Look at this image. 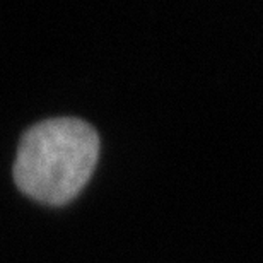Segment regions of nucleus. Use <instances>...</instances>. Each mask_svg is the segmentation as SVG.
Listing matches in <instances>:
<instances>
[{"mask_svg":"<svg viewBox=\"0 0 263 263\" xmlns=\"http://www.w3.org/2000/svg\"><path fill=\"white\" fill-rule=\"evenodd\" d=\"M99 156V135L86 120L57 117L24 132L14 161L19 190L40 202L72 200L91 178Z\"/></svg>","mask_w":263,"mask_h":263,"instance_id":"obj_1","label":"nucleus"}]
</instances>
